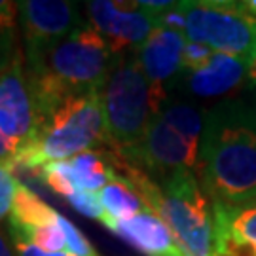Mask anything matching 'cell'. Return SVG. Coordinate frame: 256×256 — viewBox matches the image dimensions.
Wrapping results in <instances>:
<instances>
[{
	"mask_svg": "<svg viewBox=\"0 0 256 256\" xmlns=\"http://www.w3.org/2000/svg\"><path fill=\"white\" fill-rule=\"evenodd\" d=\"M124 174L138 196L173 232L186 256H216L214 209L194 171H176L156 184L140 169L126 165Z\"/></svg>",
	"mask_w": 256,
	"mask_h": 256,
	"instance_id": "cell-3",
	"label": "cell"
},
{
	"mask_svg": "<svg viewBox=\"0 0 256 256\" xmlns=\"http://www.w3.org/2000/svg\"><path fill=\"white\" fill-rule=\"evenodd\" d=\"M198 174L212 205L256 202V108L222 101L207 110Z\"/></svg>",
	"mask_w": 256,
	"mask_h": 256,
	"instance_id": "cell-1",
	"label": "cell"
},
{
	"mask_svg": "<svg viewBox=\"0 0 256 256\" xmlns=\"http://www.w3.org/2000/svg\"><path fill=\"white\" fill-rule=\"evenodd\" d=\"M200 144L202 142L184 137L158 114L152 120L142 142L129 154L118 158L135 165H144L150 173L160 174L162 178L176 171H194L198 174Z\"/></svg>",
	"mask_w": 256,
	"mask_h": 256,
	"instance_id": "cell-9",
	"label": "cell"
},
{
	"mask_svg": "<svg viewBox=\"0 0 256 256\" xmlns=\"http://www.w3.org/2000/svg\"><path fill=\"white\" fill-rule=\"evenodd\" d=\"M184 34L212 52L241 57L252 63L256 57V16L245 2L232 0H184Z\"/></svg>",
	"mask_w": 256,
	"mask_h": 256,
	"instance_id": "cell-6",
	"label": "cell"
},
{
	"mask_svg": "<svg viewBox=\"0 0 256 256\" xmlns=\"http://www.w3.org/2000/svg\"><path fill=\"white\" fill-rule=\"evenodd\" d=\"M40 176H42V180H44L55 194H59L64 200L70 198L74 192L80 190V188L76 186V182H74L70 160H61V162L46 164L40 169Z\"/></svg>",
	"mask_w": 256,
	"mask_h": 256,
	"instance_id": "cell-19",
	"label": "cell"
},
{
	"mask_svg": "<svg viewBox=\"0 0 256 256\" xmlns=\"http://www.w3.org/2000/svg\"><path fill=\"white\" fill-rule=\"evenodd\" d=\"M214 55V52L205 44L200 42H192L186 38V46L182 52V68L184 72L192 74L202 70L203 66H207V63L210 61V57Z\"/></svg>",
	"mask_w": 256,
	"mask_h": 256,
	"instance_id": "cell-21",
	"label": "cell"
},
{
	"mask_svg": "<svg viewBox=\"0 0 256 256\" xmlns=\"http://www.w3.org/2000/svg\"><path fill=\"white\" fill-rule=\"evenodd\" d=\"M74 182L80 190L101 192L106 184L116 176L114 154H104L97 150H86L70 158Z\"/></svg>",
	"mask_w": 256,
	"mask_h": 256,
	"instance_id": "cell-17",
	"label": "cell"
},
{
	"mask_svg": "<svg viewBox=\"0 0 256 256\" xmlns=\"http://www.w3.org/2000/svg\"><path fill=\"white\" fill-rule=\"evenodd\" d=\"M245 6H247L248 12H252L256 16V0H245Z\"/></svg>",
	"mask_w": 256,
	"mask_h": 256,
	"instance_id": "cell-28",
	"label": "cell"
},
{
	"mask_svg": "<svg viewBox=\"0 0 256 256\" xmlns=\"http://www.w3.org/2000/svg\"><path fill=\"white\" fill-rule=\"evenodd\" d=\"M14 150L10 146V142L6 140V137L2 135V131H0V165H4V167H8L10 162L14 160Z\"/></svg>",
	"mask_w": 256,
	"mask_h": 256,
	"instance_id": "cell-25",
	"label": "cell"
},
{
	"mask_svg": "<svg viewBox=\"0 0 256 256\" xmlns=\"http://www.w3.org/2000/svg\"><path fill=\"white\" fill-rule=\"evenodd\" d=\"M57 210L42 202L25 184L18 182L12 210H10V232L12 238L25 236L30 230L40 228L48 222H54Z\"/></svg>",
	"mask_w": 256,
	"mask_h": 256,
	"instance_id": "cell-15",
	"label": "cell"
},
{
	"mask_svg": "<svg viewBox=\"0 0 256 256\" xmlns=\"http://www.w3.org/2000/svg\"><path fill=\"white\" fill-rule=\"evenodd\" d=\"M99 202L104 210V222H120L128 220L135 214H140L144 210H150L142 198L138 196L135 186L129 182L126 176L116 174L104 188L99 192Z\"/></svg>",
	"mask_w": 256,
	"mask_h": 256,
	"instance_id": "cell-16",
	"label": "cell"
},
{
	"mask_svg": "<svg viewBox=\"0 0 256 256\" xmlns=\"http://www.w3.org/2000/svg\"><path fill=\"white\" fill-rule=\"evenodd\" d=\"M160 116L171 128L180 131L184 137L202 142L203 124H205V114H202V110H198L188 102H174L167 99L160 110Z\"/></svg>",
	"mask_w": 256,
	"mask_h": 256,
	"instance_id": "cell-18",
	"label": "cell"
},
{
	"mask_svg": "<svg viewBox=\"0 0 256 256\" xmlns=\"http://www.w3.org/2000/svg\"><path fill=\"white\" fill-rule=\"evenodd\" d=\"M108 144L99 92L66 97L38 124L34 142L14 156L8 171H36L46 164Z\"/></svg>",
	"mask_w": 256,
	"mask_h": 256,
	"instance_id": "cell-4",
	"label": "cell"
},
{
	"mask_svg": "<svg viewBox=\"0 0 256 256\" xmlns=\"http://www.w3.org/2000/svg\"><path fill=\"white\" fill-rule=\"evenodd\" d=\"M14 245H16L18 256H74L70 252H46V250L38 248L36 245L28 243V241H19V239H14Z\"/></svg>",
	"mask_w": 256,
	"mask_h": 256,
	"instance_id": "cell-24",
	"label": "cell"
},
{
	"mask_svg": "<svg viewBox=\"0 0 256 256\" xmlns=\"http://www.w3.org/2000/svg\"><path fill=\"white\" fill-rule=\"evenodd\" d=\"M104 226L144 256H186L169 226L152 210L120 222H104Z\"/></svg>",
	"mask_w": 256,
	"mask_h": 256,
	"instance_id": "cell-13",
	"label": "cell"
},
{
	"mask_svg": "<svg viewBox=\"0 0 256 256\" xmlns=\"http://www.w3.org/2000/svg\"><path fill=\"white\" fill-rule=\"evenodd\" d=\"M66 202L72 205L74 209L78 210L84 216H92L102 222L104 218V210L99 202V194L97 192H88V190H78L74 192L70 198H66Z\"/></svg>",
	"mask_w": 256,
	"mask_h": 256,
	"instance_id": "cell-22",
	"label": "cell"
},
{
	"mask_svg": "<svg viewBox=\"0 0 256 256\" xmlns=\"http://www.w3.org/2000/svg\"><path fill=\"white\" fill-rule=\"evenodd\" d=\"M248 66L250 63L241 57L214 52L207 66L188 74L184 84L186 90L196 97H220L238 88L247 78Z\"/></svg>",
	"mask_w": 256,
	"mask_h": 256,
	"instance_id": "cell-14",
	"label": "cell"
},
{
	"mask_svg": "<svg viewBox=\"0 0 256 256\" xmlns=\"http://www.w3.org/2000/svg\"><path fill=\"white\" fill-rule=\"evenodd\" d=\"M19 23L27 44V55L40 52L84 27L74 2L25 0L18 4Z\"/></svg>",
	"mask_w": 256,
	"mask_h": 256,
	"instance_id": "cell-10",
	"label": "cell"
},
{
	"mask_svg": "<svg viewBox=\"0 0 256 256\" xmlns=\"http://www.w3.org/2000/svg\"><path fill=\"white\" fill-rule=\"evenodd\" d=\"M0 256H16V250L12 248L6 236L0 232Z\"/></svg>",
	"mask_w": 256,
	"mask_h": 256,
	"instance_id": "cell-26",
	"label": "cell"
},
{
	"mask_svg": "<svg viewBox=\"0 0 256 256\" xmlns=\"http://www.w3.org/2000/svg\"><path fill=\"white\" fill-rule=\"evenodd\" d=\"M108 144L126 156L142 142L152 120L167 101L154 92L135 54H126L99 92Z\"/></svg>",
	"mask_w": 256,
	"mask_h": 256,
	"instance_id": "cell-5",
	"label": "cell"
},
{
	"mask_svg": "<svg viewBox=\"0 0 256 256\" xmlns=\"http://www.w3.org/2000/svg\"><path fill=\"white\" fill-rule=\"evenodd\" d=\"M122 57L90 25L40 52L28 54L27 82L38 124L66 97L101 92Z\"/></svg>",
	"mask_w": 256,
	"mask_h": 256,
	"instance_id": "cell-2",
	"label": "cell"
},
{
	"mask_svg": "<svg viewBox=\"0 0 256 256\" xmlns=\"http://www.w3.org/2000/svg\"><path fill=\"white\" fill-rule=\"evenodd\" d=\"M18 182L19 180L14 176V173L8 171L4 165H0V222L10 216Z\"/></svg>",
	"mask_w": 256,
	"mask_h": 256,
	"instance_id": "cell-23",
	"label": "cell"
},
{
	"mask_svg": "<svg viewBox=\"0 0 256 256\" xmlns=\"http://www.w3.org/2000/svg\"><path fill=\"white\" fill-rule=\"evenodd\" d=\"M247 86L250 88V90H254V92H256V57H254V61L250 63V66H248V72H247Z\"/></svg>",
	"mask_w": 256,
	"mask_h": 256,
	"instance_id": "cell-27",
	"label": "cell"
},
{
	"mask_svg": "<svg viewBox=\"0 0 256 256\" xmlns=\"http://www.w3.org/2000/svg\"><path fill=\"white\" fill-rule=\"evenodd\" d=\"M212 209L216 256H256V202Z\"/></svg>",
	"mask_w": 256,
	"mask_h": 256,
	"instance_id": "cell-12",
	"label": "cell"
},
{
	"mask_svg": "<svg viewBox=\"0 0 256 256\" xmlns=\"http://www.w3.org/2000/svg\"><path fill=\"white\" fill-rule=\"evenodd\" d=\"M57 222L63 230L64 239H66V252H70L74 256H97L93 245L84 238V234L74 226L68 218H64L63 214L57 216Z\"/></svg>",
	"mask_w": 256,
	"mask_h": 256,
	"instance_id": "cell-20",
	"label": "cell"
},
{
	"mask_svg": "<svg viewBox=\"0 0 256 256\" xmlns=\"http://www.w3.org/2000/svg\"><path fill=\"white\" fill-rule=\"evenodd\" d=\"M186 34L167 27H158L137 50V59L156 93L167 99V86L184 74L182 52Z\"/></svg>",
	"mask_w": 256,
	"mask_h": 256,
	"instance_id": "cell-11",
	"label": "cell"
},
{
	"mask_svg": "<svg viewBox=\"0 0 256 256\" xmlns=\"http://www.w3.org/2000/svg\"><path fill=\"white\" fill-rule=\"evenodd\" d=\"M0 131L14 154L30 146L36 138V110L19 54H14L12 61L0 68Z\"/></svg>",
	"mask_w": 256,
	"mask_h": 256,
	"instance_id": "cell-8",
	"label": "cell"
},
{
	"mask_svg": "<svg viewBox=\"0 0 256 256\" xmlns=\"http://www.w3.org/2000/svg\"><path fill=\"white\" fill-rule=\"evenodd\" d=\"M86 10L92 21L90 27L108 42L118 57L126 55V52L135 54L160 27L158 16L150 14L138 2L93 0L86 4Z\"/></svg>",
	"mask_w": 256,
	"mask_h": 256,
	"instance_id": "cell-7",
	"label": "cell"
}]
</instances>
